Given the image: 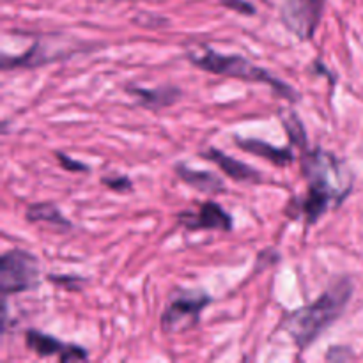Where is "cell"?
Masks as SVG:
<instances>
[{
  "label": "cell",
  "mask_w": 363,
  "mask_h": 363,
  "mask_svg": "<svg viewBox=\"0 0 363 363\" xmlns=\"http://www.w3.org/2000/svg\"><path fill=\"white\" fill-rule=\"evenodd\" d=\"M301 172L307 179V195L298 201V215L308 225L319 222L330 208H339L353 188V176L333 152L318 147L305 149Z\"/></svg>",
  "instance_id": "1"
},
{
  "label": "cell",
  "mask_w": 363,
  "mask_h": 363,
  "mask_svg": "<svg viewBox=\"0 0 363 363\" xmlns=\"http://www.w3.org/2000/svg\"><path fill=\"white\" fill-rule=\"evenodd\" d=\"M353 296V282L339 279L312 303L286 315L282 328L300 351L314 344L325 330H328L346 311Z\"/></svg>",
  "instance_id": "2"
},
{
  "label": "cell",
  "mask_w": 363,
  "mask_h": 363,
  "mask_svg": "<svg viewBox=\"0 0 363 363\" xmlns=\"http://www.w3.org/2000/svg\"><path fill=\"white\" fill-rule=\"evenodd\" d=\"M188 59H190V62L195 67L206 71V73L216 74V77L254 82V84H264L272 87V91L277 96H280V98L287 99L291 103L300 101V92L296 89H293L289 84L277 78L275 74H272L264 67L250 62L243 55H223V53H218L216 50L208 48L202 53L190 52L188 53Z\"/></svg>",
  "instance_id": "3"
},
{
  "label": "cell",
  "mask_w": 363,
  "mask_h": 363,
  "mask_svg": "<svg viewBox=\"0 0 363 363\" xmlns=\"http://www.w3.org/2000/svg\"><path fill=\"white\" fill-rule=\"evenodd\" d=\"M211 301L213 298L206 291L184 289L174 293L162 314V332L165 335H179L194 330Z\"/></svg>",
  "instance_id": "4"
},
{
  "label": "cell",
  "mask_w": 363,
  "mask_h": 363,
  "mask_svg": "<svg viewBox=\"0 0 363 363\" xmlns=\"http://www.w3.org/2000/svg\"><path fill=\"white\" fill-rule=\"evenodd\" d=\"M41 280L39 259L32 252L13 248L0 257V291L4 296L35 289Z\"/></svg>",
  "instance_id": "5"
},
{
  "label": "cell",
  "mask_w": 363,
  "mask_h": 363,
  "mask_svg": "<svg viewBox=\"0 0 363 363\" xmlns=\"http://www.w3.org/2000/svg\"><path fill=\"white\" fill-rule=\"evenodd\" d=\"M326 0H284L280 18L287 30L300 41H311L325 14Z\"/></svg>",
  "instance_id": "6"
},
{
  "label": "cell",
  "mask_w": 363,
  "mask_h": 363,
  "mask_svg": "<svg viewBox=\"0 0 363 363\" xmlns=\"http://www.w3.org/2000/svg\"><path fill=\"white\" fill-rule=\"evenodd\" d=\"M25 346H27L28 351L38 354V357H59V360L62 363L84 362L89 358L87 350H84V347L73 346V344H64L59 339H55V337L48 335V333H41L38 330H28L25 333Z\"/></svg>",
  "instance_id": "7"
},
{
  "label": "cell",
  "mask_w": 363,
  "mask_h": 363,
  "mask_svg": "<svg viewBox=\"0 0 363 363\" xmlns=\"http://www.w3.org/2000/svg\"><path fill=\"white\" fill-rule=\"evenodd\" d=\"M181 223L188 230H220L229 233L233 230L234 220L230 213H227L216 202L208 201L199 206L197 211H184L179 215Z\"/></svg>",
  "instance_id": "8"
},
{
  "label": "cell",
  "mask_w": 363,
  "mask_h": 363,
  "mask_svg": "<svg viewBox=\"0 0 363 363\" xmlns=\"http://www.w3.org/2000/svg\"><path fill=\"white\" fill-rule=\"evenodd\" d=\"M126 92L135 98V101L147 110H163L176 105L183 98V91L176 85H162L156 89L138 87V85H128Z\"/></svg>",
  "instance_id": "9"
},
{
  "label": "cell",
  "mask_w": 363,
  "mask_h": 363,
  "mask_svg": "<svg viewBox=\"0 0 363 363\" xmlns=\"http://www.w3.org/2000/svg\"><path fill=\"white\" fill-rule=\"evenodd\" d=\"M234 142L243 151L259 156V158L268 160V162H272L277 167H287L296 160V156L291 151V147H277V145L268 144L264 140H259V138H241L236 135Z\"/></svg>",
  "instance_id": "10"
},
{
  "label": "cell",
  "mask_w": 363,
  "mask_h": 363,
  "mask_svg": "<svg viewBox=\"0 0 363 363\" xmlns=\"http://www.w3.org/2000/svg\"><path fill=\"white\" fill-rule=\"evenodd\" d=\"M174 172L177 174V177H179L183 183L195 188V190L202 191V194L218 195L227 190L225 183H223L216 174L209 172V170H195L191 169V167H188L186 163H177V165L174 167Z\"/></svg>",
  "instance_id": "11"
},
{
  "label": "cell",
  "mask_w": 363,
  "mask_h": 363,
  "mask_svg": "<svg viewBox=\"0 0 363 363\" xmlns=\"http://www.w3.org/2000/svg\"><path fill=\"white\" fill-rule=\"evenodd\" d=\"M202 158L209 160V162L215 163L222 172H225L227 176L233 177L234 181H259L261 179V174L255 169H252L247 163L240 162V160L233 158V156L225 155L220 149L209 147L202 152Z\"/></svg>",
  "instance_id": "12"
},
{
  "label": "cell",
  "mask_w": 363,
  "mask_h": 363,
  "mask_svg": "<svg viewBox=\"0 0 363 363\" xmlns=\"http://www.w3.org/2000/svg\"><path fill=\"white\" fill-rule=\"evenodd\" d=\"M25 218L32 223L48 222L52 223V225L62 227V229H71V225H73V223L60 213L59 206L52 204V202H39V204L27 206Z\"/></svg>",
  "instance_id": "13"
},
{
  "label": "cell",
  "mask_w": 363,
  "mask_h": 363,
  "mask_svg": "<svg viewBox=\"0 0 363 363\" xmlns=\"http://www.w3.org/2000/svg\"><path fill=\"white\" fill-rule=\"evenodd\" d=\"M279 116L282 119V126L286 130L287 137H289L291 144L298 145L301 151H305L307 149V133H305V128L298 113L293 112V110H280Z\"/></svg>",
  "instance_id": "14"
},
{
  "label": "cell",
  "mask_w": 363,
  "mask_h": 363,
  "mask_svg": "<svg viewBox=\"0 0 363 363\" xmlns=\"http://www.w3.org/2000/svg\"><path fill=\"white\" fill-rule=\"evenodd\" d=\"M101 183L106 188H110V190L117 191V194H128V191L133 190V183H131V179L128 176H106L103 177Z\"/></svg>",
  "instance_id": "15"
},
{
  "label": "cell",
  "mask_w": 363,
  "mask_h": 363,
  "mask_svg": "<svg viewBox=\"0 0 363 363\" xmlns=\"http://www.w3.org/2000/svg\"><path fill=\"white\" fill-rule=\"evenodd\" d=\"M55 158L59 160L60 167H62V169H66V170H69V172H89V170H91L87 165H85V163L77 162V160L69 158V156H67L66 152H62V151H57Z\"/></svg>",
  "instance_id": "16"
},
{
  "label": "cell",
  "mask_w": 363,
  "mask_h": 363,
  "mask_svg": "<svg viewBox=\"0 0 363 363\" xmlns=\"http://www.w3.org/2000/svg\"><path fill=\"white\" fill-rule=\"evenodd\" d=\"M48 279L52 284H59L60 287H64V289L67 291H80L82 282H84V279H80V277H67V275H60V277L50 275Z\"/></svg>",
  "instance_id": "17"
},
{
  "label": "cell",
  "mask_w": 363,
  "mask_h": 363,
  "mask_svg": "<svg viewBox=\"0 0 363 363\" xmlns=\"http://www.w3.org/2000/svg\"><path fill=\"white\" fill-rule=\"evenodd\" d=\"M220 4H222L223 7H227V9H233L236 11V13L247 14V16L255 14V7L252 6L250 2H247V0H220Z\"/></svg>",
  "instance_id": "18"
},
{
  "label": "cell",
  "mask_w": 363,
  "mask_h": 363,
  "mask_svg": "<svg viewBox=\"0 0 363 363\" xmlns=\"http://www.w3.org/2000/svg\"><path fill=\"white\" fill-rule=\"evenodd\" d=\"M351 358H353V353H351L347 347H335V346H333L332 350L328 351V354H326V360H330V362L351 360Z\"/></svg>",
  "instance_id": "19"
}]
</instances>
